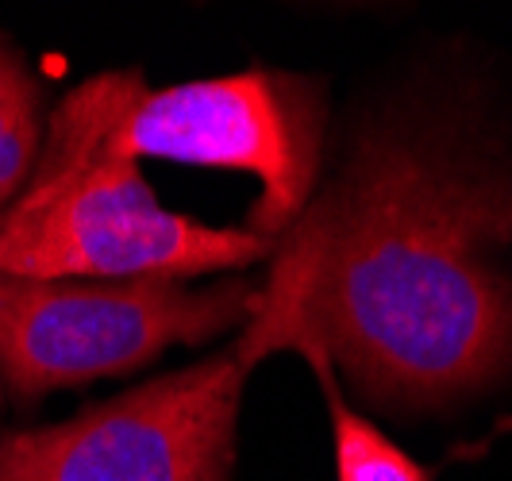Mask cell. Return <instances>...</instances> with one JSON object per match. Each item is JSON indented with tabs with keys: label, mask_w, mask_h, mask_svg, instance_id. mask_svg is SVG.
Here are the masks:
<instances>
[{
	"label": "cell",
	"mask_w": 512,
	"mask_h": 481,
	"mask_svg": "<svg viewBox=\"0 0 512 481\" xmlns=\"http://www.w3.org/2000/svg\"><path fill=\"white\" fill-rule=\"evenodd\" d=\"M512 181L378 127L282 235L258 312L278 347H320L378 405L432 408L512 362Z\"/></svg>",
	"instance_id": "obj_1"
},
{
	"label": "cell",
	"mask_w": 512,
	"mask_h": 481,
	"mask_svg": "<svg viewBox=\"0 0 512 481\" xmlns=\"http://www.w3.org/2000/svg\"><path fill=\"white\" fill-rule=\"evenodd\" d=\"M324 124L328 104L312 77L247 70L151 89L135 70H104L54 104L35 174L93 158L243 170L262 189L247 231L278 243L312 204Z\"/></svg>",
	"instance_id": "obj_2"
},
{
	"label": "cell",
	"mask_w": 512,
	"mask_h": 481,
	"mask_svg": "<svg viewBox=\"0 0 512 481\" xmlns=\"http://www.w3.org/2000/svg\"><path fill=\"white\" fill-rule=\"evenodd\" d=\"M247 278L85 281L0 274V389L39 401L143 370L170 347H201L255 316Z\"/></svg>",
	"instance_id": "obj_3"
},
{
	"label": "cell",
	"mask_w": 512,
	"mask_h": 481,
	"mask_svg": "<svg viewBox=\"0 0 512 481\" xmlns=\"http://www.w3.org/2000/svg\"><path fill=\"white\" fill-rule=\"evenodd\" d=\"M278 251L247 228H208L162 208L131 158H93L31 174L0 216V274L16 278H197Z\"/></svg>",
	"instance_id": "obj_4"
},
{
	"label": "cell",
	"mask_w": 512,
	"mask_h": 481,
	"mask_svg": "<svg viewBox=\"0 0 512 481\" xmlns=\"http://www.w3.org/2000/svg\"><path fill=\"white\" fill-rule=\"evenodd\" d=\"M262 358L224 355L143 381L70 420L0 435V481H231L239 397Z\"/></svg>",
	"instance_id": "obj_5"
},
{
	"label": "cell",
	"mask_w": 512,
	"mask_h": 481,
	"mask_svg": "<svg viewBox=\"0 0 512 481\" xmlns=\"http://www.w3.org/2000/svg\"><path fill=\"white\" fill-rule=\"evenodd\" d=\"M308 358V366L316 370L324 401L332 412V443H335V478L339 481H432V474L409 458L385 431H378L362 412L343 401V389L335 381L332 358L320 347L301 343L297 347Z\"/></svg>",
	"instance_id": "obj_6"
},
{
	"label": "cell",
	"mask_w": 512,
	"mask_h": 481,
	"mask_svg": "<svg viewBox=\"0 0 512 481\" xmlns=\"http://www.w3.org/2000/svg\"><path fill=\"white\" fill-rule=\"evenodd\" d=\"M43 151V93L27 58L0 35V216L24 193Z\"/></svg>",
	"instance_id": "obj_7"
}]
</instances>
